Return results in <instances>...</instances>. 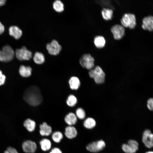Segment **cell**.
Masks as SVG:
<instances>
[{
	"label": "cell",
	"mask_w": 153,
	"mask_h": 153,
	"mask_svg": "<svg viewBox=\"0 0 153 153\" xmlns=\"http://www.w3.org/2000/svg\"><path fill=\"white\" fill-rule=\"evenodd\" d=\"M14 52L9 45L3 46L2 50H0V61L7 62L12 60L14 57Z\"/></svg>",
	"instance_id": "277c9868"
},
{
	"label": "cell",
	"mask_w": 153,
	"mask_h": 153,
	"mask_svg": "<svg viewBox=\"0 0 153 153\" xmlns=\"http://www.w3.org/2000/svg\"><path fill=\"white\" fill-rule=\"evenodd\" d=\"M52 7L56 12L61 13L64 10V5L60 0H55L53 3Z\"/></svg>",
	"instance_id": "44dd1931"
},
{
	"label": "cell",
	"mask_w": 153,
	"mask_h": 153,
	"mask_svg": "<svg viewBox=\"0 0 153 153\" xmlns=\"http://www.w3.org/2000/svg\"><path fill=\"white\" fill-rule=\"evenodd\" d=\"M32 58L34 63L38 65H42L45 61L44 55L41 52H35Z\"/></svg>",
	"instance_id": "5bb4252c"
},
{
	"label": "cell",
	"mask_w": 153,
	"mask_h": 153,
	"mask_svg": "<svg viewBox=\"0 0 153 153\" xmlns=\"http://www.w3.org/2000/svg\"><path fill=\"white\" fill-rule=\"evenodd\" d=\"M9 33L10 36L16 39H20L22 35V31L18 27L15 26H13L10 27Z\"/></svg>",
	"instance_id": "4fadbf2b"
},
{
	"label": "cell",
	"mask_w": 153,
	"mask_h": 153,
	"mask_svg": "<svg viewBox=\"0 0 153 153\" xmlns=\"http://www.w3.org/2000/svg\"><path fill=\"white\" fill-rule=\"evenodd\" d=\"M65 120L68 124L70 126H71L75 124L76 123L77 117L74 113L70 112L66 116Z\"/></svg>",
	"instance_id": "d6986e66"
},
{
	"label": "cell",
	"mask_w": 153,
	"mask_h": 153,
	"mask_svg": "<svg viewBox=\"0 0 153 153\" xmlns=\"http://www.w3.org/2000/svg\"><path fill=\"white\" fill-rule=\"evenodd\" d=\"M147 105L149 110L153 111V98H151L148 99Z\"/></svg>",
	"instance_id": "4dcf8cb0"
},
{
	"label": "cell",
	"mask_w": 153,
	"mask_h": 153,
	"mask_svg": "<svg viewBox=\"0 0 153 153\" xmlns=\"http://www.w3.org/2000/svg\"><path fill=\"white\" fill-rule=\"evenodd\" d=\"M65 134L67 138L71 139L76 136L77 135V131L74 127L69 126L65 128Z\"/></svg>",
	"instance_id": "e0dca14e"
},
{
	"label": "cell",
	"mask_w": 153,
	"mask_h": 153,
	"mask_svg": "<svg viewBox=\"0 0 153 153\" xmlns=\"http://www.w3.org/2000/svg\"><path fill=\"white\" fill-rule=\"evenodd\" d=\"M89 74L90 76L93 78L97 84H102L105 81V74L102 68L99 66L91 69L89 71Z\"/></svg>",
	"instance_id": "7a4b0ae2"
},
{
	"label": "cell",
	"mask_w": 153,
	"mask_h": 153,
	"mask_svg": "<svg viewBox=\"0 0 153 153\" xmlns=\"http://www.w3.org/2000/svg\"><path fill=\"white\" fill-rule=\"evenodd\" d=\"M101 14L104 19L108 20L112 18L113 11L111 9L104 8L101 11Z\"/></svg>",
	"instance_id": "603a6c76"
},
{
	"label": "cell",
	"mask_w": 153,
	"mask_h": 153,
	"mask_svg": "<svg viewBox=\"0 0 153 153\" xmlns=\"http://www.w3.org/2000/svg\"><path fill=\"white\" fill-rule=\"evenodd\" d=\"M6 77L3 74L2 71L0 70V86L3 84L5 81Z\"/></svg>",
	"instance_id": "d6a6232c"
},
{
	"label": "cell",
	"mask_w": 153,
	"mask_h": 153,
	"mask_svg": "<svg viewBox=\"0 0 153 153\" xmlns=\"http://www.w3.org/2000/svg\"><path fill=\"white\" fill-rule=\"evenodd\" d=\"M23 97L27 103L33 106L39 105L42 103L43 99L40 89L35 85L28 87L24 91Z\"/></svg>",
	"instance_id": "6da1fadb"
},
{
	"label": "cell",
	"mask_w": 153,
	"mask_h": 153,
	"mask_svg": "<svg viewBox=\"0 0 153 153\" xmlns=\"http://www.w3.org/2000/svg\"><path fill=\"white\" fill-rule=\"evenodd\" d=\"M5 27L0 22V35L2 34L5 31Z\"/></svg>",
	"instance_id": "e575fe53"
},
{
	"label": "cell",
	"mask_w": 153,
	"mask_h": 153,
	"mask_svg": "<svg viewBox=\"0 0 153 153\" xmlns=\"http://www.w3.org/2000/svg\"><path fill=\"white\" fill-rule=\"evenodd\" d=\"M16 58L20 61H29L33 58L32 52L23 46L20 49H17L15 51Z\"/></svg>",
	"instance_id": "8992f818"
},
{
	"label": "cell",
	"mask_w": 153,
	"mask_h": 153,
	"mask_svg": "<svg viewBox=\"0 0 153 153\" xmlns=\"http://www.w3.org/2000/svg\"><path fill=\"white\" fill-rule=\"evenodd\" d=\"M6 1V0H0V7L5 5Z\"/></svg>",
	"instance_id": "d590c367"
},
{
	"label": "cell",
	"mask_w": 153,
	"mask_h": 153,
	"mask_svg": "<svg viewBox=\"0 0 153 153\" xmlns=\"http://www.w3.org/2000/svg\"><path fill=\"white\" fill-rule=\"evenodd\" d=\"M106 145L105 141L102 140L93 142L86 147L87 149L92 152H97L103 150Z\"/></svg>",
	"instance_id": "ba28073f"
},
{
	"label": "cell",
	"mask_w": 153,
	"mask_h": 153,
	"mask_svg": "<svg viewBox=\"0 0 153 153\" xmlns=\"http://www.w3.org/2000/svg\"><path fill=\"white\" fill-rule=\"evenodd\" d=\"M145 153H153V152L152 151H149L146 152Z\"/></svg>",
	"instance_id": "8d00e7d4"
},
{
	"label": "cell",
	"mask_w": 153,
	"mask_h": 153,
	"mask_svg": "<svg viewBox=\"0 0 153 153\" xmlns=\"http://www.w3.org/2000/svg\"><path fill=\"white\" fill-rule=\"evenodd\" d=\"M142 28L149 31L153 30V16L149 15L144 17L142 20Z\"/></svg>",
	"instance_id": "7c38bea8"
},
{
	"label": "cell",
	"mask_w": 153,
	"mask_h": 153,
	"mask_svg": "<svg viewBox=\"0 0 153 153\" xmlns=\"http://www.w3.org/2000/svg\"><path fill=\"white\" fill-rule=\"evenodd\" d=\"M123 150L126 153H135L128 144H124L122 146Z\"/></svg>",
	"instance_id": "f546056e"
},
{
	"label": "cell",
	"mask_w": 153,
	"mask_h": 153,
	"mask_svg": "<svg viewBox=\"0 0 153 153\" xmlns=\"http://www.w3.org/2000/svg\"><path fill=\"white\" fill-rule=\"evenodd\" d=\"M63 136L62 133L60 131H57L54 133L52 136L53 140L56 143L59 142L62 139Z\"/></svg>",
	"instance_id": "83f0119b"
},
{
	"label": "cell",
	"mask_w": 153,
	"mask_h": 153,
	"mask_svg": "<svg viewBox=\"0 0 153 153\" xmlns=\"http://www.w3.org/2000/svg\"><path fill=\"white\" fill-rule=\"evenodd\" d=\"M131 149L135 153L138 149L139 144L135 140H129L127 143Z\"/></svg>",
	"instance_id": "4316f807"
},
{
	"label": "cell",
	"mask_w": 153,
	"mask_h": 153,
	"mask_svg": "<svg viewBox=\"0 0 153 153\" xmlns=\"http://www.w3.org/2000/svg\"><path fill=\"white\" fill-rule=\"evenodd\" d=\"M40 143L42 149L44 151H47L51 148V142L48 139H43L40 141Z\"/></svg>",
	"instance_id": "d4e9b609"
},
{
	"label": "cell",
	"mask_w": 153,
	"mask_h": 153,
	"mask_svg": "<svg viewBox=\"0 0 153 153\" xmlns=\"http://www.w3.org/2000/svg\"><path fill=\"white\" fill-rule=\"evenodd\" d=\"M22 147L24 152L26 153H34L37 148L36 143L31 140H26L22 143Z\"/></svg>",
	"instance_id": "8fae6325"
},
{
	"label": "cell",
	"mask_w": 153,
	"mask_h": 153,
	"mask_svg": "<svg viewBox=\"0 0 153 153\" xmlns=\"http://www.w3.org/2000/svg\"><path fill=\"white\" fill-rule=\"evenodd\" d=\"M48 53L53 56H57L59 54L62 47L58 42L53 40L47 44L46 46Z\"/></svg>",
	"instance_id": "52a82bcc"
},
{
	"label": "cell",
	"mask_w": 153,
	"mask_h": 153,
	"mask_svg": "<svg viewBox=\"0 0 153 153\" xmlns=\"http://www.w3.org/2000/svg\"><path fill=\"white\" fill-rule=\"evenodd\" d=\"M50 153H62L61 150L58 148H54L52 149Z\"/></svg>",
	"instance_id": "836d02e7"
},
{
	"label": "cell",
	"mask_w": 153,
	"mask_h": 153,
	"mask_svg": "<svg viewBox=\"0 0 153 153\" xmlns=\"http://www.w3.org/2000/svg\"><path fill=\"white\" fill-rule=\"evenodd\" d=\"M40 133L42 136H48L51 133L52 128L51 127L47 125L45 122H43L40 126Z\"/></svg>",
	"instance_id": "2e32d148"
},
{
	"label": "cell",
	"mask_w": 153,
	"mask_h": 153,
	"mask_svg": "<svg viewBox=\"0 0 153 153\" xmlns=\"http://www.w3.org/2000/svg\"><path fill=\"white\" fill-rule=\"evenodd\" d=\"M76 113L77 117L80 119H83L85 117V111L82 108H79L77 109L76 110Z\"/></svg>",
	"instance_id": "f1b7e54d"
},
{
	"label": "cell",
	"mask_w": 153,
	"mask_h": 153,
	"mask_svg": "<svg viewBox=\"0 0 153 153\" xmlns=\"http://www.w3.org/2000/svg\"><path fill=\"white\" fill-rule=\"evenodd\" d=\"M66 102L68 106L73 107L75 106L77 103V99L75 96L71 94L68 97Z\"/></svg>",
	"instance_id": "484cf974"
},
{
	"label": "cell",
	"mask_w": 153,
	"mask_h": 153,
	"mask_svg": "<svg viewBox=\"0 0 153 153\" xmlns=\"http://www.w3.org/2000/svg\"><path fill=\"white\" fill-rule=\"evenodd\" d=\"M70 88L73 90H77L79 87L80 83V80L76 76L71 77L69 81Z\"/></svg>",
	"instance_id": "ac0fdd59"
},
{
	"label": "cell",
	"mask_w": 153,
	"mask_h": 153,
	"mask_svg": "<svg viewBox=\"0 0 153 153\" xmlns=\"http://www.w3.org/2000/svg\"><path fill=\"white\" fill-rule=\"evenodd\" d=\"M23 125L24 127L29 132H32L34 131L36 126L35 122L29 118L26 120L24 122Z\"/></svg>",
	"instance_id": "ffe728a7"
},
{
	"label": "cell",
	"mask_w": 153,
	"mask_h": 153,
	"mask_svg": "<svg viewBox=\"0 0 153 153\" xmlns=\"http://www.w3.org/2000/svg\"><path fill=\"white\" fill-rule=\"evenodd\" d=\"M142 141L145 146L148 148L153 147V133L149 129H145L143 134Z\"/></svg>",
	"instance_id": "9c48e42d"
},
{
	"label": "cell",
	"mask_w": 153,
	"mask_h": 153,
	"mask_svg": "<svg viewBox=\"0 0 153 153\" xmlns=\"http://www.w3.org/2000/svg\"><path fill=\"white\" fill-rule=\"evenodd\" d=\"M4 153H18V152L15 148L11 146H9L4 151Z\"/></svg>",
	"instance_id": "1f68e13d"
},
{
	"label": "cell",
	"mask_w": 153,
	"mask_h": 153,
	"mask_svg": "<svg viewBox=\"0 0 153 153\" xmlns=\"http://www.w3.org/2000/svg\"><path fill=\"white\" fill-rule=\"evenodd\" d=\"M136 19L135 15L132 13L124 14L121 20L122 26L130 29L134 28L136 25Z\"/></svg>",
	"instance_id": "5b68a950"
},
{
	"label": "cell",
	"mask_w": 153,
	"mask_h": 153,
	"mask_svg": "<svg viewBox=\"0 0 153 153\" xmlns=\"http://www.w3.org/2000/svg\"><path fill=\"white\" fill-rule=\"evenodd\" d=\"M94 42L97 48H101L104 47L105 44V40L102 36L98 35L95 36L94 39Z\"/></svg>",
	"instance_id": "7402d4cb"
},
{
	"label": "cell",
	"mask_w": 153,
	"mask_h": 153,
	"mask_svg": "<svg viewBox=\"0 0 153 153\" xmlns=\"http://www.w3.org/2000/svg\"><path fill=\"white\" fill-rule=\"evenodd\" d=\"M94 59L89 54H83L79 59V63L81 66L87 69H91L94 66Z\"/></svg>",
	"instance_id": "3957f363"
},
{
	"label": "cell",
	"mask_w": 153,
	"mask_h": 153,
	"mask_svg": "<svg viewBox=\"0 0 153 153\" xmlns=\"http://www.w3.org/2000/svg\"><path fill=\"white\" fill-rule=\"evenodd\" d=\"M111 31L114 39L116 40L122 39L125 35L124 28L120 25L116 24L113 26L111 28Z\"/></svg>",
	"instance_id": "30bf717a"
},
{
	"label": "cell",
	"mask_w": 153,
	"mask_h": 153,
	"mask_svg": "<svg viewBox=\"0 0 153 153\" xmlns=\"http://www.w3.org/2000/svg\"><path fill=\"white\" fill-rule=\"evenodd\" d=\"M96 125L95 120L93 118L88 117L86 118L83 123L84 126L88 129H91L94 127Z\"/></svg>",
	"instance_id": "cb8c5ba5"
},
{
	"label": "cell",
	"mask_w": 153,
	"mask_h": 153,
	"mask_svg": "<svg viewBox=\"0 0 153 153\" xmlns=\"http://www.w3.org/2000/svg\"><path fill=\"white\" fill-rule=\"evenodd\" d=\"M19 71L20 75L22 77H28L31 74L32 69L30 66H25L22 65L20 66Z\"/></svg>",
	"instance_id": "9a60e30c"
}]
</instances>
